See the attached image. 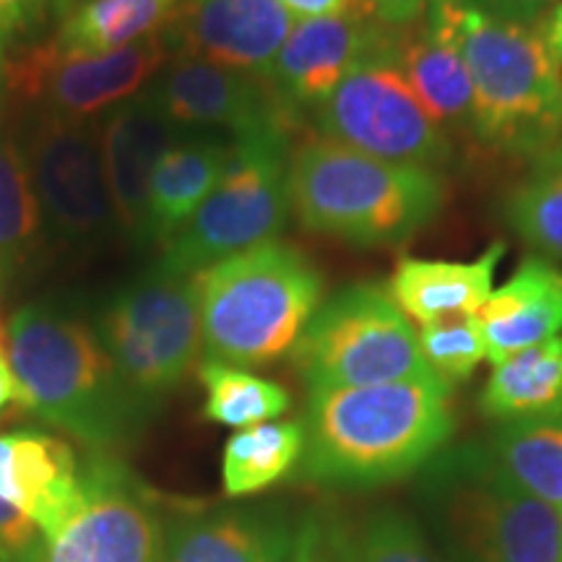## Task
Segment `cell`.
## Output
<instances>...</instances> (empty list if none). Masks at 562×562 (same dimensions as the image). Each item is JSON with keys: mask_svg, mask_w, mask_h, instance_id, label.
<instances>
[{"mask_svg": "<svg viewBox=\"0 0 562 562\" xmlns=\"http://www.w3.org/2000/svg\"><path fill=\"white\" fill-rule=\"evenodd\" d=\"M305 451L302 422H263L232 435L222 456V484L232 497L256 495L292 472Z\"/></svg>", "mask_w": 562, "mask_h": 562, "instance_id": "obj_27", "label": "cell"}, {"mask_svg": "<svg viewBox=\"0 0 562 562\" xmlns=\"http://www.w3.org/2000/svg\"><path fill=\"white\" fill-rule=\"evenodd\" d=\"M182 0H81L55 34L70 53L102 55L165 32Z\"/></svg>", "mask_w": 562, "mask_h": 562, "instance_id": "obj_25", "label": "cell"}, {"mask_svg": "<svg viewBox=\"0 0 562 562\" xmlns=\"http://www.w3.org/2000/svg\"><path fill=\"white\" fill-rule=\"evenodd\" d=\"M425 24L467 63L474 140L518 159L562 144V68L544 24L495 16L474 0H435Z\"/></svg>", "mask_w": 562, "mask_h": 562, "instance_id": "obj_1", "label": "cell"}, {"mask_svg": "<svg viewBox=\"0 0 562 562\" xmlns=\"http://www.w3.org/2000/svg\"><path fill=\"white\" fill-rule=\"evenodd\" d=\"M292 360L311 393L432 375L412 321L378 284H351L321 302L292 347Z\"/></svg>", "mask_w": 562, "mask_h": 562, "instance_id": "obj_7", "label": "cell"}, {"mask_svg": "<svg viewBox=\"0 0 562 562\" xmlns=\"http://www.w3.org/2000/svg\"><path fill=\"white\" fill-rule=\"evenodd\" d=\"M209 360L258 368L292 351L326 281L294 245L271 240L193 273Z\"/></svg>", "mask_w": 562, "mask_h": 562, "instance_id": "obj_5", "label": "cell"}, {"mask_svg": "<svg viewBox=\"0 0 562 562\" xmlns=\"http://www.w3.org/2000/svg\"><path fill=\"white\" fill-rule=\"evenodd\" d=\"M440 521L461 562H562V516L513 484L484 451L435 469Z\"/></svg>", "mask_w": 562, "mask_h": 562, "instance_id": "obj_8", "label": "cell"}, {"mask_svg": "<svg viewBox=\"0 0 562 562\" xmlns=\"http://www.w3.org/2000/svg\"><path fill=\"white\" fill-rule=\"evenodd\" d=\"M290 159V125L232 138L220 186L165 245L159 269L193 277L224 258L279 240L292 211Z\"/></svg>", "mask_w": 562, "mask_h": 562, "instance_id": "obj_6", "label": "cell"}, {"mask_svg": "<svg viewBox=\"0 0 562 562\" xmlns=\"http://www.w3.org/2000/svg\"><path fill=\"white\" fill-rule=\"evenodd\" d=\"M560 516H562V510H560Z\"/></svg>", "mask_w": 562, "mask_h": 562, "instance_id": "obj_43", "label": "cell"}, {"mask_svg": "<svg viewBox=\"0 0 562 562\" xmlns=\"http://www.w3.org/2000/svg\"><path fill=\"white\" fill-rule=\"evenodd\" d=\"M0 355H9V328H3V323H0Z\"/></svg>", "mask_w": 562, "mask_h": 562, "instance_id": "obj_42", "label": "cell"}, {"mask_svg": "<svg viewBox=\"0 0 562 562\" xmlns=\"http://www.w3.org/2000/svg\"><path fill=\"white\" fill-rule=\"evenodd\" d=\"M417 336L430 370L438 372L448 383L467 381L476 370V364L487 360V347H484L482 326L476 315H461V318L422 326Z\"/></svg>", "mask_w": 562, "mask_h": 562, "instance_id": "obj_32", "label": "cell"}, {"mask_svg": "<svg viewBox=\"0 0 562 562\" xmlns=\"http://www.w3.org/2000/svg\"><path fill=\"white\" fill-rule=\"evenodd\" d=\"M544 32H547V42H550L554 58L562 63V0L552 9L550 19L544 21Z\"/></svg>", "mask_w": 562, "mask_h": 562, "instance_id": "obj_40", "label": "cell"}, {"mask_svg": "<svg viewBox=\"0 0 562 562\" xmlns=\"http://www.w3.org/2000/svg\"><path fill=\"white\" fill-rule=\"evenodd\" d=\"M302 427L307 480L341 487L398 480L451 438V383L432 372L368 389L313 391Z\"/></svg>", "mask_w": 562, "mask_h": 562, "instance_id": "obj_2", "label": "cell"}, {"mask_svg": "<svg viewBox=\"0 0 562 562\" xmlns=\"http://www.w3.org/2000/svg\"><path fill=\"white\" fill-rule=\"evenodd\" d=\"M154 91L178 128L229 131L232 138L290 125L261 76L178 55Z\"/></svg>", "mask_w": 562, "mask_h": 562, "instance_id": "obj_17", "label": "cell"}, {"mask_svg": "<svg viewBox=\"0 0 562 562\" xmlns=\"http://www.w3.org/2000/svg\"><path fill=\"white\" fill-rule=\"evenodd\" d=\"M180 128L157 91L146 89L117 104L104 121L100 149L117 229L136 245H149V188L154 167Z\"/></svg>", "mask_w": 562, "mask_h": 562, "instance_id": "obj_16", "label": "cell"}, {"mask_svg": "<svg viewBox=\"0 0 562 562\" xmlns=\"http://www.w3.org/2000/svg\"><path fill=\"white\" fill-rule=\"evenodd\" d=\"M290 203L302 229L357 248H389L438 220L446 182L435 170L393 165L321 136L292 151Z\"/></svg>", "mask_w": 562, "mask_h": 562, "instance_id": "obj_4", "label": "cell"}, {"mask_svg": "<svg viewBox=\"0 0 562 562\" xmlns=\"http://www.w3.org/2000/svg\"><path fill=\"white\" fill-rule=\"evenodd\" d=\"M297 531L271 510L186 516L167 533V562H290Z\"/></svg>", "mask_w": 562, "mask_h": 562, "instance_id": "obj_20", "label": "cell"}, {"mask_svg": "<svg viewBox=\"0 0 562 562\" xmlns=\"http://www.w3.org/2000/svg\"><path fill=\"white\" fill-rule=\"evenodd\" d=\"M503 216L529 248L562 261V144L531 159L505 195Z\"/></svg>", "mask_w": 562, "mask_h": 562, "instance_id": "obj_28", "label": "cell"}, {"mask_svg": "<svg viewBox=\"0 0 562 562\" xmlns=\"http://www.w3.org/2000/svg\"><path fill=\"white\" fill-rule=\"evenodd\" d=\"M435 0H355V9L389 30H409L427 16Z\"/></svg>", "mask_w": 562, "mask_h": 562, "instance_id": "obj_36", "label": "cell"}, {"mask_svg": "<svg viewBox=\"0 0 562 562\" xmlns=\"http://www.w3.org/2000/svg\"><path fill=\"white\" fill-rule=\"evenodd\" d=\"M81 0H0V37L34 30L47 19L63 16L79 5Z\"/></svg>", "mask_w": 562, "mask_h": 562, "instance_id": "obj_34", "label": "cell"}, {"mask_svg": "<svg viewBox=\"0 0 562 562\" xmlns=\"http://www.w3.org/2000/svg\"><path fill=\"white\" fill-rule=\"evenodd\" d=\"M290 562H349L347 539L331 537L318 521L307 518L294 539Z\"/></svg>", "mask_w": 562, "mask_h": 562, "instance_id": "obj_35", "label": "cell"}, {"mask_svg": "<svg viewBox=\"0 0 562 562\" xmlns=\"http://www.w3.org/2000/svg\"><path fill=\"white\" fill-rule=\"evenodd\" d=\"M45 562H167L159 513L123 463L97 456L81 472V495L47 539Z\"/></svg>", "mask_w": 562, "mask_h": 562, "instance_id": "obj_12", "label": "cell"}, {"mask_svg": "<svg viewBox=\"0 0 562 562\" xmlns=\"http://www.w3.org/2000/svg\"><path fill=\"white\" fill-rule=\"evenodd\" d=\"M402 30L381 53L357 63L313 112L323 138L393 165L446 170L456 161L453 138L427 115L396 60Z\"/></svg>", "mask_w": 562, "mask_h": 562, "instance_id": "obj_10", "label": "cell"}, {"mask_svg": "<svg viewBox=\"0 0 562 562\" xmlns=\"http://www.w3.org/2000/svg\"><path fill=\"white\" fill-rule=\"evenodd\" d=\"M42 209L26 154L0 128V290L24 269L40 240Z\"/></svg>", "mask_w": 562, "mask_h": 562, "instance_id": "obj_29", "label": "cell"}, {"mask_svg": "<svg viewBox=\"0 0 562 562\" xmlns=\"http://www.w3.org/2000/svg\"><path fill=\"white\" fill-rule=\"evenodd\" d=\"M100 341L146 409L178 389L203 351L193 277L151 269L108 302Z\"/></svg>", "mask_w": 562, "mask_h": 562, "instance_id": "obj_9", "label": "cell"}, {"mask_svg": "<svg viewBox=\"0 0 562 562\" xmlns=\"http://www.w3.org/2000/svg\"><path fill=\"white\" fill-rule=\"evenodd\" d=\"M484 453L513 484L562 510V417L505 422Z\"/></svg>", "mask_w": 562, "mask_h": 562, "instance_id": "obj_26", "label": "cell"}, {"mask_svg": "<svg viewBox=\"0 0 562 562\" xmlns=\"http://www.w3.org/2000/svg\"><path fill=\"white\" fill-rule=\"evenodd\" d=\"M294 21L339 16V13L355 11V0H279Z\"/></svg>", "mask_w": 562, "mask_h": 562, "instance_id": "obj_38", "label": "cell"}, {"mask_svg": "<svg viewBox=\"0 0 562 562\" xmlns=\"http://www.w3.org/2000/svg\"><path fill=\"white\" fill-rule=\"evenodd\" d=\"M480 404L501 422L562 417V336L492 364Z\"/></svg>", "mask_w": 562, "mask_h": 562, "instance_id": "obj_24", "label": "cell"}, {"mask_svg": "<svg viewBox=\"0 0 562 562\" xmlns=\"http://www.w3.org/2000/svg\"><path fill=\"white\" fill-rule=\"evenodd\" d=\"M5 70H9V58H5V37H0V100H3L5 87H9Z\"/></svg>", "mask_w": 562, "mask_h": 562, "instance_id": "obj_41", "label": "cell"}, {"mask_svg": "<svg viewBox=\"0 0 562 562\" xmlns=\"http://www.w3.org/2000/svg\"><path fill=\"white\" fill-rule=\"evenodd\" d=\"M474 3L495 16L524 21V24H544V16L560 0H474Z\"/></svg>", "mask_w": 562, "mask_h": 562, "instance_id": "obj_37", "label": "cell"}, {"mask_svg": "<svg viewBox=\"0 0 562 562\" xmlns=\"http://www.w3.org/2000/svg\"><path fill=\"white\" fill-rule=\"evenodd\" d=\"M396 60L427 115L448 136L474 138V87L461 53L440 34H435L425 19L402 30Z\"/></svg>", "mask_w": 562, "mask_h": 562, "instance_id": "obj_22", "label": "cell"}, {"mask_svg": "<svg viewBox=\"0 0 562 562\" xmlns=\"http://www.w3.org/2000/svg\"><path fill=\"white\" fill-rule=\"evenodd\" d=\"M476 321L492 364L554 339L562 331V269L542 256L524 258L476 311Z\"/></svg>", "mask_w": 562, "mask_h": 562, "instance_id": "obj_19", "label": "cell"}, {"mask_svg": "<svg viewBox=\"0 0 562 562\" xmlns=\"http://www.w3.org/2000/svg\"><path fill=\"white\" fill-rule=\"evenodd\" d=\"M398 30L360 11L294 21L290 37L271 63L266 83L290 121L315 112L357 63L381 53Z\"/></svg>", "mask_w": 562, "mask_h": 562, "instance_id": "obj_14", "label": "cell"}, {"mask_svg": "<svg viewBox=\"0 0 562 562\" xmlns=\"http://www.w3.org/2000/svg\"><path fill=\"white\" fill-rule=\"evenodd\" d=\"M167 53L165 32L102 55L63 50L50 40L9 63L5 79L19 97L42 104L45 115L83 123L138 94Z\"/></svg>", "mask_w": 562, "mask_h": 562, "instance_id": "obj_11", "label": "cell"}, {"mask_svg": "<svg viewBox=\"0 0 562 562\" xmlns=\"http://www.w3.org/2000/svg\"><path fill=\"white\" fill-rule=\"evenodd\" d=\"M505 245H492L476 261L404 258L393 271L389 292L406 318L419 326L476 315L495 292V269Z\"/></svg>", "mask_w": 562, "mask_h": 562, "instance_id": "obj_21", "label": "cell"}, {"mask_svg": "<svg viewBox=\"0 0 562 562\" xmlns=\"http://www.w3.org/2000/svg\"><path fill=\"white\" fill-rule=\"evenodd\" d=\"M47 537L30 516L0 501V562H45Z\"/></svg>", "mask_w": 562, "mask_h": 562, "instance_id": "obj_33", "label": "cell"}, {"mask_svg": "<svg viewBox=\"0 0 562 562\" xmlns=\"http://www.w3.org/2000/svg\"><path fill=\"white\" fill-rule=\"evenodd\" d=\"M292 26L279 0H182L165 37L178 55L266 79Z\"/></svg>", "mask_w": 562, "mask_h": 562, "instance_id": "obj_15", "label": "cell"}, {"mask_svg": "<svg viewBox=\"0 0 562 562\" xmlns=\"http://www.w3.org/2000/svg\"><path fill=\"white\" fill-rule=\"evenodd\" d=\"M232 144L209 136L178 138L161 154L149 188V243L167 245L193 220L227 170Z\"/></svg>", "mask_w": 562, "mask_h": 562, "instance_id": "obj_23", "label": "cell"}, {"mask_svg": "<svg viewBox=\"0 0 562 562\" xmlns=\"http://www.w3.org/2000/svg\"><path fill=\"white\" fill-rule=\"evenodd\" d=\"M349 562H442L417 524L402 510H375L357 539H347Z\"/></svg>", "mask_w": 562, "mask_h": 562, "instance_id": "obj_31", "label": "cell"}, {"mask_svg": "<svg viewBox=\"0 0 562 562\" xmlns=\"http://www.w3.org/2000/svg\"><path fill=\"white\" fill-rule=\"evenodd\" d=\"M81 472L66 442L21 430L0 435V501L30 516L50 539L74 513Z\"/></svg>", "mask_w": 562, "mask_h": 562, "instance_id": "obj_18", "label": "cell"}, {"mask_svg": "<svg viewBox=\"0 0 562 562\" xmlns=\"http://www.w3.org/2000/svg\"><path fill=\"white\" fill-rule=\"evenodd\" d=\"M11 402H21V389L16 375H13L9 355H0V412Z\"/></svg>", "mask_w": 562, "mask_h": 562, "instance_id": "obj_39", "label": "cell"}, {"mask_svg": "<svg viewBox=\"0 0 562 562\" xmlns=\"http://www.w3.org/2000/svg\"><path fill=\"white\" fill-rule=\"evenodd\" d=\"M24 154L42 220L55 237L70 245H91L115 232L102 149L89 125L42 115Z\"/></svg>", "mask_w": 562, "mask_h": 562, "instance_id": "obj_13", "label": "cell"}, {"mask_svg": "<svg viewBox=\"0 0 562 562\" xmlns=\"http://www.w3.org/2000/svg\"><path fill=\"white\" fill-rule=\"evenodd\" d=\"M9 362L21 404L94 451L121 446L146 406L117 375L100 334L53 302H32L9 323Z\"/></svg>", "mask_w": 562, "mask_h": 562, "instance_id": "obj_3", "label": "cell"}, {"mask_svg": "<svg viewBox=\"0 0 562 562\" xmlns=\"http://www.w3.org/2000/svg\"><path fill=\"white\" fill-rule=\"evenodd\" d=\"M199 378L206 389L203 417L216 425L248 430L281 417L292 404L290 393L279 383L227 362H201Z\"/></svg>", "mask_w": 562, "mask_h": 562, "instance_id": "obj_30", "label": "cell"}]
</instances>
